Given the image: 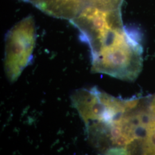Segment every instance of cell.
<instances>
[{"label":"cell","mask_w":155,"mask_h":155,"mask_svg":"<svg viewBox=\"0 0 155 155\" xmlns=\"http://www.w3.org/2000/svg\"><path fill=\"white\" fill-rule=\"evenodd\" d=\"M91 55V71L133 81L143 66V49L136 34L126 28L122 17H114L90 31L83 39Z\"/></svg>","instance_id":"cell-1"},{"label":"cell","mask_w":155,"mask_h":155,"mask_svg":"<svg viewBox=\"0 0 155 155\" xmlns=\"http://www.w3.org/2000/svg\"><path fill=\"white\" fill-rule=\"evenodd\" d=\"M36 29L32 16L17 22L7 32L5 42L4 70L8 80L16 82L32 59Z\"/></svg>","instance_id":"cell-2"},{"label":"cell","mask_w":155,"mask_h":155,"mask_svg":"<svg viewBox=\"0 0 155 155\" xmlns=\"http://www.w3.org/2000/svg\"><path fill=\"white\" fill-rule=\"evenodd\" d=\"M71 101L86 127L95 124L109 125L125 108L124 99L101 91L95 87L75 91Z\"/></svg>","instance_id":"cell-3"},{"label":"cell","mask_w":155,"mask_h":155,"mask_svg":"<svg viewBox=\"0 0 155 155\" xmlns=\"http://www.w3.org/2000/svg\"><path fill=\"white\" fill-rule=\"evenodd\" d=\"M29 2L50 16L69 21L85 5L82 0H29Z\"/></svg>","instance_id":"cell-4"},{"label":"cell","mask_w":155,"mask_h":155,"mask_svg":"<svg viewBox=\"0 0 155 155\" xmlns=\"http://www.w3.org/2000/svg\"><path fill=\"white\" fill-rule=\"evenodd\" d=\"M84 5L94 6L105 9L121 8L124 0H82Z\"/></svg>","instance_id":"cell-5"},{"label":"cell","mask_w":155,"mask_h":155,"mask_svg":"<svg viewBox=\"0 0 155 155\" xmlns=\"http://www.w3.org/2000/svg\"><path fill=\"white\" fill-rule=\"evenodd\" d=\"M148 109L152 120L155 122V95L149 98Z\"/></svg>","instance_id":"cell-6"},{"label":"cell","mask_w":155,"mask_h":155,"mask_svg":"<svg viewBox=\"0 0 155 155\" xmlns=\"http://www.w3.org/2000/svg\"><path fill=\"white\" fill-rule=\"evenodd\" d=\"M22 1H24L25 2H29V0H22Z\"/></svg>","instance_id":"cell-7"},{"label":"cell","mask_w":155,"mask_h":155,"mask_svg":"<svg viewBox=\"0 0 155 155\" xmlns=\"http://www.w3.org/2000/svg\"><path fill=\"white\" fill-rule=\"evenodd\" d=\"M105 155H106V154Z\"/></svg>","instance_id":"cell-8"}]
</instances>
